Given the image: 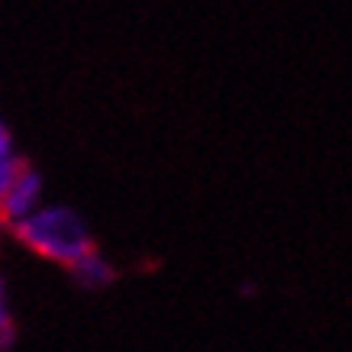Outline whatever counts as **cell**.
<instances>
[{"label": "cell", "instance_id": "6da1fadb", "mask_svg": "<svg viewBox=\"0 0 352 352\" xmlns=\"http://www.w3.org/2000/svg\"><path fill=\"white\" fill-rule=\"evenodd\" d=\"M10 233L20 239L30 252L58 262V265H72L81 258L87 249H94V239L87 233L85 220L72 210V207H36L32 214L10 223Z\"/></svg>", "mask_w": 352, "mask_h": 352}, {"label": "cell", "instance_id": "7a4b0ae2", "mask_svg": "<svg viewBox=\"0 0 352 352\" xmlns=\"http://www.w3.org/2000/svg\"><path fill=\"white\" fill-rule=\"evenodd\" d=\"M43 204V175L32 168V165H23L20 175L10 182V188L3 191V207H0V223H16L26 214H32L36 207Z\"/></svg>", "mask_w": 352, "mask_h": 352}, {"label": "cell", "instance_id": "3957f363", "mask_svg": "<svg viewBox=\"0 0 352 352\" xmlns=\"http://www.w3.org/2000/svg\"><path fill=\"white\" fill-rule=\"evenodd\" d=\"M68 275L75 278V285H81V288L87 291H100L107 288L110 281H113V265H110L107 258L100 256L97 249H87L81 258H75L72 265H68Z\"/></svg>", "mask_w": 352, "mask_h": 352}, {"label": "cell", "instance_id": "277c9868", "mask_svg": "<svg viewBox=\"0 0 352 352\" xmlns=\"http://www.w3.org/2000/svg\"><path fill=\"white\" fill-rule=\"evenodd\" d=\"M13 342H16V327H13L10 294H7V281L0 278V349H13Z\"/></svg>", "mask_w": 352, "mask_h": 352}, {"label": "cell", "instance_id": "5b68a950", "mask_svg": "<svg viewBox=\"0 0 352 352\" xmlns=\"http://www.w3.org/2000/svg\"><path fill=\"white\" fill-rule=\"evenodd\" d=\"M26 165V162L16 155V152H7V155H0V191H7L10 188V182L20 175V168Z\"/></svg>", "mask_w": 352, "mask_h": 352}, {"label": "cell", "instance_id": "8992f818", "mask_svg": "<svg viewBox=\"0 0 352 352\" xmlns=\"http://www.w3.org/2000/svg\"><path fill=\"white\" fill-rule=\"evenodd\" d=\"M13 152V139H10V129L3 126V120H0V155H7Z\"/></svg>", "mask_w": 352, "mask_h": 352}, {"label": "cell", "instance_id": "52a82bcc", "mask_svg": "<svg viewBox=\"0 0 352 352\" xmlns=\"http://www.w3.org/2000/svg\"><path fill=\"white\" fill-rule=\"evenodd\" d=\"M0 207H3V191H0Z\"/></svg>", "mask_w": 352, "mask_h": 352}]
</instances>
